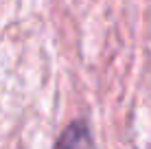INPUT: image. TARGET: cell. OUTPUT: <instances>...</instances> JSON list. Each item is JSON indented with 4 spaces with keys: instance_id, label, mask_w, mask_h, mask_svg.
<instances>
[{
    "instance_id": "obj_1",
    "label": "cell",
    "mask_w": 151,
    "mask_h": 149,
    "mask_svg": "<svg viewBox=\"0 0 151 149\" xmlns=\"http://www.w3.org/2000/svg\"><path fill=\"white\" fill-rule=\"evenodd\" d=\"M57 149H92V140L88 130L81 125V123H75L66 130V134L61 136L59 147Z\"/></svg>"
}]
</instances>
